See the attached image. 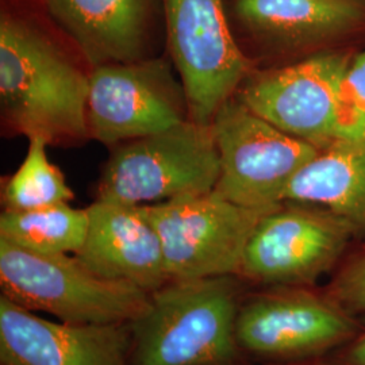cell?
Wrapping results in <instances>:
<instances>
[{
	"mask_svg": "<svg viewBox=\"0 0 365 365\" xmlns=\"http://www.w3.org/2000/svg\"><path fill=\"white\" fill-rule=\"evenodd\" d=\"M0 364L131 365V327L53 322L1 295Z\"/></svg>",
	"mask_w": 365,
	"mask_h": 365,
	"instance_id": "obj_12",
	"label": "cell"
},
{
	"mask_svg": "<svg viewBox=\"0 0 365 365\" xmlns=\"http://www.w3.org/2000/svg\"><path fill=\"white\" fill-rule=\"evenodd\" d=\"M43 138H29L26 156L3 187L4 210L26 211L69 203L75 195L46 155Z\"/></svg>",
	"mask_w": 365,
	"mask_h": 365,
	"instance_id": "obj_18",
	"label": "cell"
},
{
	"mask_svg": "<svg viewBox=\"0 0 365 365\" xmlns=\"http://www.w3.org/2000/svg\"><path fill=\"white\" fill-rule=\"evenodd\" d=\"M88 210L69 203L42 209L11 211L0 215V240L45 255H76L86 242Z\"/></svg>",
	"mask_w": 365,
	"mask_h": 365,
	"instance_id": "obj_17",
	"label": "cell"
},
{
	"mask_svg": "<svg viewBox=\"0 0 365 365\" xmlns=\"http://www.w3.org/2000/svg\"><path fill=\"white\" fill-rule=\"evenodd\" d=\"M190 119L182 81L164 58L92 68L87 102L88 134L107 146L129 143Z\"/></svg>",
	"mask_w": 365,
	"mask_h": 365,
	"instance_id": "obj_10",
	"label": "cell"
},
{
	"mask_svg": "<svg viewBox=\"0 0 365 365\" xmlns=\"http://www.w3.org/2000/svg\"><path fill=\"white\" fill-rule=\"evenodd\" d=\"M325 292L353 315L365 314V247L342 262Z\"/></svg>",
	"mask_w": 365,
	"mask_h": 365,
	"instance_id": "obj_20",
	"label": "cell"
},
{
	"mask_svg": "<svg viewBox=\"0 0 365 365\" xmlns=\"http://www.w3.org/2000/svg\"><path fill=\"white\" fill-rule=\"evenodd\" d=\"M356 315L325 291L271 287L241 303L240 348L276 360H303L342 348L361 333Z\"/></svg>",
	"mask_w": 365,
	"mask_h": 365,
	"instance_id": "obj_9",
	"label": "cell"
},
{
	"mask_svg": "<svg viewBox=\"0 0 365 365\" xmlns=\"http://www.w3.org/2000/svg\"><path fill=\"white\" fill-rule=\"evenodd\" d=\"M92 68L145 58L150 0H43Z\"/></svg>",
	"mask_w": 365,
	"mask_h": 365,
	"instance_id": "obj_15",
	"label": "cell"
},
{
	"mask_svg": "<svg viewBox=\"0 0 365 365\" xmlns=\"http://www.w3.org/2000/svg\"><path fill=\"white\" fill-rule=\"evenodd\" d=\"M90 226L75 255L92 272L152 294L170 282L161 240L141 206L96 200Z\"/></svg>",
	"mask_w": 365,
	"mask_h": 365,
	"instance_id": "obj_14",
	"label": "cell"
},
{
	"mask_svg": "<svg viewBox=\"0 0 365 365\" xmlns=\"http://www.w3.org/2000/svg\"><path fill=\"white\" fill-rule=\"evenodd\" d=\"M336 365H365V330L344 346L336 357Z\"/></svg>",
	"mask_w": 365,
	"mask_h": 365,
	"instance_id": "obj_21",
	"label": "cell"
},
{
	"mask_svg": "<svg viewBox=\"0 0 365 365\" xmlns=\"http://www.w3.org/2000/svg\"><path fill=\"white\" fill-rule=\"evenodd\" d=\"M318 205L365 237V138L336 140L321 149L288 185L284 202Z\"/></svg>",
	"mask_w": 365,
	"mask_h": 365,
	"instance_id": "obj_16",
	"label": "cell"
},
{
	"mask_svg": "<svg viewBox=\"0 0 365 365\" xmlns=\"http://www.w3.org/2000/svg\"><path fill=\"white\" fill-rule=\"evenodd\" d=\"M211 125L221 167L215 190L245 207L283 203L288 185L319 152L259 117L238 96L221 106Z\"/></svg>",
	"mask_w": 365,
	"mask_h": 365,
	"instance_id": "obj_7",
	"label": "cell"
},
{
	"mask_svg": "<svg viewBox=\"0 0 365 365\" xmlns=\"http://www.w3.org/2000/svg\"><path fill=\"white\" fill-rule=\"evenodd\" d=\"M354 238V227L336 212L286 200L257 225L238 277L269 287H313L339 265Z\"/></svg>",
	"mask_w": 365,
	"mask_h": 365,
	"instance_id": "obj_6",
	"label": "cell"
},
{
	"mask_svg": "<svg viewBox=\"0 0 365 365\" xmlns=\"http://www.w3.org/2000/svg\"><path fill=\"white\" fill-rule=\"evenodd\" d=\"M238 276L170 280L131 322V365H235Z\"/></svg>",
	"mask_w": 365,
	"mask_h": 365,
	"instance_id": "obj_2",
	"label": "cell"
},
{
	"mask_svg": "<svg viewBox=\"0 0 365 365\" xmlns=\"http://www.w3.org/2000/svg\"><path fill=\"white\" fill-rule=\"evenodd\" d=\"M237 22L262 49L313 54L365 37V0H235Z\"/></svg>",
	"mask_w": 365,
	"mask_h": 365,
	"instance_id": "obj_13",
	"label": "cell"
},
{
	"mask_svg": "<svg viewBox=\"0 0 365 365\" xmlns=\"http://www.w3.org/2000/svg\"><path fill=\"white\" fill-rule=\"evenodd\" d=\"M220 173L212 125L188 119L168 130L118 145L106 163L96 200L155 205L209 192Z\"/></svg>",
	"mask_w": 365,
	"mask_h": 365,
	"instance_id": "obj_4",
	"label": "cell"
},
{
	"mask_svg": "<svg viewBox=\"0 0 365 365\" xmlns=\"http://www.w3.org/2000/svg\"><path fill=\"white\" fill-rule=\"evenodd\" d=\"M288 365H325V364H288Z\"/></svg>",
	"mask_w": 365,
	"mask_h": 365,
	"instance_id": "obj_22",
	"label": "cell"
},
{
	"mask_svg": "<svg viewBox=\"0 0 365 365\" xmlns=\"http://www.w3.org/2000/svg\"><path fill=\"white\" fill-rule=\"evenodd\" d=\"M1 295L33 313L76 325H130L150 294L92 272L78 257L45 255L0 240Z\"/></svg>",
	"mask_w": 365,
	"mask_h": 365,
	"instance_id": "obj_3",
	"label": "cell"
},
{
	"mask_svg": "<svg viewBox=\"0 0 365 365\" xmlns=\"http://www.w3.org/2000/svg\"><path fill=\"white\" fill-rule=\"evenodd\" d=\"M90 73L43 29L3 14L0 21V102L4 122L27 138L49 145L90 137Z\"/></svg>",
	"mask_w": 365,
	"mask_h": 365,
	"instance_id": "obj_1",
	"label": "cell"
},
{
	"mask_svg": "<svg viewBox=\"0 0 365 365\" xmlns=\"http://www.w3.org/2000/svg\"><path fill=\"white\" fill-rule=\"evenodd\" d=\"M365 138V49L353 56L339 87L336 140Z\"/></svg>",
	"mask_w": 365,
	"mask_h": 365,
	"instance_id": "obj_19",
	"label": "cell"
},
{
	"mask_svg": "<svg viewBox=\"0 0 365 365\" xmlns=\"http://www.w3.org/2000/svg\"><path fill=\"white\" fill-rule=\"evenodd\" d=\"M276 206L245 207L214 188L141 209L161 240L168 276L176 280L238 276L250 237Z\"/></svg>",
	"mask_w": 365,
	"mask_h": 365,
	"instance_id": "obj_5",
	"label": "cell"
},
{
	"mask_svg": "<svg viewBox=\"0 0 365 365\" xmlns=\"http://www.w3.org/2000/svg\"><path fill=\"white\" fill-rule=\"evenodd\" d=\"M164 10L190 119L211 125L248 78L249 61L230 31L222 0H164Z\"/></svg>",
	"mask_w": 365,
	"mask_h": 365,
	"instance_id": "obj_8",
	"label": "cell"
},
{
	"mask_svg": "<svg viewBox=\"0 0 365 365\" xmlns=\"http://www.w3.org/2000/svg\"><path fill=\"white\" fill-rule=\"evenodd\" d=\"M353 56L329 49L265 69L245 78L237 96L277 129L325 149L336 141L339 87Z\"/></svg>",
	"mask_w": 365,
	"mask_h": 365,
	"instance_id": "obj_11",
	"label": "cell"
}]
</instances>
